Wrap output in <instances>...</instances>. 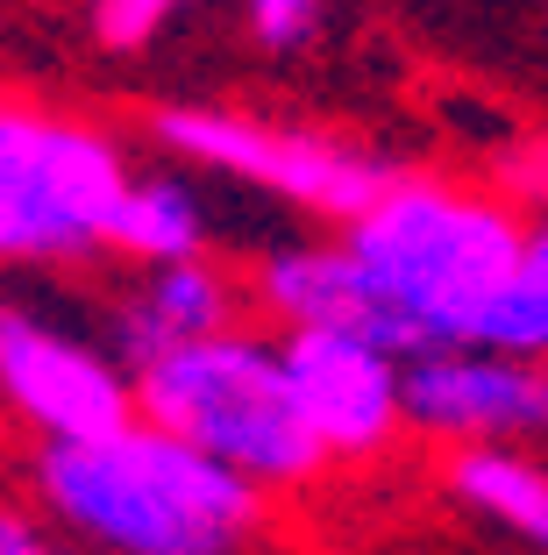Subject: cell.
I'll list each match as a JSON object with an SVG mask.
<instances>
[{"label":"cell","instance_id":"13","mask_svg":"<svg viewBox=\"0 0 548 555\" xmlns=\"http://www.w3.org/2000/svg\"><path fill=\"white\" fill-rule=\"evenodd\" d=\"M193 0H93V43L107 57H136L150 50Z\"/></svg>","mask_w":548,"mask_h":555},{"label":"cell","instance_id":"12","mask_svg":"<svg viewBox=\"0 0 548 555\" xmlns=\"http://www.w3.org/2000/svg\"><path fill=\"white\" fill-rule=\"evenodd\" d=\"M449 499L548 555V463L527 449H449Z\"/></svg>","mask_w":548,"mask_h":555},{"label":"cell","instance_id":"1","mask_svg":"<svg viewBox=\"0 0 548 555\" xmlns=\"http://www.w3.org/2000/svg\"><path fill=\"white\" fill-rule=\"evenodd\" d=\"M29 513L79 555H257L271 534V491L143 421L36 449Z\"/></svg>","mask_w":548,"mask_h":555},{"label":"cell","instance_id":"17","mask_svg":"<svg viewBox=\"0 0 548 555\" xmlns=\"http://www.w3.org/2000/svg\"><path fill=\"white\" fill-rule=\"evenodd\" d=\"M527 249L548 263V214H541V221H527Z\"/></svg>","mask_w":548,"mask_h":555},{"label":"cell","instance_id":"4","mask_svg":"<svg viewBox=\"0 0 548 555\" xmlns=\"http://www.w3.org/2000/svg\"><path fill=\"white\" fill-rule=\"evenodd\" d=\"M129 171V150L107 129L0 86V271L107 257Z\"/></svg>","mask_w":548,"mask_h":555},{"label":"cell","instance_id":"15","mask_svg":"<svg viewBox=\"0 0 548 555\" xmlns=\"http://www.w3.org/2000/svg\"><path fill=\"white\" fill-rule=\"evenodd\" d=\"M499 199L513 214H534V221L548 214V135H534V143L499 157Z\"/></svg>","mask_w":548,"mask_h":555},{"label":"cell","instance_id":"11","mask_svg":"<svg viewBox=\"0 0 548 555\" xmlns=\"http://www.w3.org/2000/svg\"><path fill=\"white\" fill-rule=\"evenodd\" d=\"M207 235V207L186 185V171H129L122 185V207L107 221V257L136 263V271H157V263H193L214 257Z\"/></svg>","mask_w":548,"mask_h":555},{"label":"cell","instance_id":"5","mask_svg":"<svg viewBox=\"0 0 548 555\" xmlns=\"http://www.w3.org/2000/svg\"><path fill=\"white\" fill-rule=\"evenodd\" d=\"M150 150L186 164V171L257 185V193L285 199L314 221H335V229H349L399 171L356 135L292 129V121H264V115H242V107H200V100L157 107L150 115Z\"/></svg>","mask_w":548,"mask_h":555},{"label":"cell","instance_id":"14","mask_svg":"<svg viewBox=\"0 0 548 555\" xmlns=\"http://www.w3.org/2000/svg\"><path fill=\"white\" fill-rule=\"evenodd\" d=\"M242 22H250V43L271 50V57H292L307 50L328 22V0H242Z\"/></svg>","mask_w":548,"mask_h":555},{"label":"cell","instance_id":"2","mask_svg":"<svg viewBox=\"0 0 548 555\" xmlns=\"http://www.w3.org/2000/svg\"><path fill=\"white\" fill-rule=\"evenodd\" d=\"M378 307V343L392 357L470 349L477 321L527 249V214L456 179L392 171V185L335 235Z\"/></svg>","mask_w":548,"mask_h":555},{"label":"cell","instance_id":"10","mask_svg":"<svg viewBox=\"0 0 548 555\" xmlns=\"http://www.w3.org/2000/svg\"><path fill=\"white\" fill-rule=\"evenodd\" d=\"M242 293L278 335H300V327H342V335H364L378 343V307L356 278L349 249L342 243H278L250 263ZM385 349V343H378Z\"/></svg>","mask_w":548,"mask_h":555},{"label":"cell","instance_id":"7","mask_svg":"<svg viewBox=\"0 0 548 555\" xmlns=\"http://www.w3.org/2000/svg\"><path fill=\"white\" fill-rule=\"evenodd\" d=\"M278 363H285V385L300 399V421H307L321 463L392 456V441L406 435V357L364 343V335H342V327H300V335H278Z\"/></svg>","mask_w":548,"mask_h":555},{"label":"cell","instance_id":"9","mask_svg":"<svg viewBox=\"0 0 548 555\" xmlns=\"http://www.w3.org/2000/svg\"><path fill=\"white\" fill-rule=\"evenodd\" d=\"M250 313V293H242V278L214 257H193V263H157L129 285V293L114 299V363L122 371H143L150 357L164 349H186V343H207V335H228L242 327Z\"/></svg>","mask_w":548,"mask_h":555},{"label":"cell","instance_id":"3","mask_svg":"<svg viewBox=\"0 0 548 555\" xmlns=\"http://www.w3.org/2000/svg\"><path fill=\"white\" fill-rule=\"evenodd\" d=\"M129 399L143 427L200 449L207 463L235 470L257 491H300L328 470L307 421H300V399L285 385L278 335L250 321L150 357L143 371H129Z\"/></svg>","mask_w":548,"mask_h":555},{"label":"cell","instance_id":"8","mask_svg":"<svg viewBox=\"0 0 548 555\" xmlns=\"http://www.w3.org/2000/svg\"><path fill=\"white\" fill-rule=\"evenodd\" d=\"M406 427L449 449H527L548 441V363L499 349H428L399 377Z\"/></svg>","mask_w":548,"mask_h":555},{"label":"cell","instance_id":"16","mask_svg":"<svg viewBox=\"0 0 548 555\" xmlns=\"http://www.w3.org/2000/svg\"><path fill=\"white\" fill-rule=\"evenodd\" d=\"M0 555H79V548H72V541L43 520V513L0 506Z\"/></svg>","mask_w":548,"mask_h":555},{"label":"cell","instance_id":"6","mask_svg":"<svg viewBox=\"0 0 548 555\" xmlns=\"http://www.w3.org/2000/svg\"><path fill=\"white\" fill-rule=\"evenodd\" d=\"M0 413L36 449H50V441H93L129 427L136 399L114 349L72 335L43 307L0 299Z\"/></svg>","mask_w":548,"mask_h":555}]
</instances>
